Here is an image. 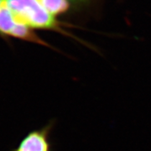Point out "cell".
I'll return each mask as SVG.
<instances>
[{"label": "cell", "instance_id": "277c9868", "mask_svg": "<svg viewBox=\"0 0 151 151\" xmlns=\"http://www.w3.org/2000/svg\"><path fill=\"white\" fill-rule=\"evenodd\" d=\"M46 11L53 15L57 16L65 13L69 9L70 0H37Z\"/></svg>", "mask_w": 151, "mask_h": 151}, {"label": "cell", "instance_id": "3957f363", "mask_svg": "<svg viewBox=\"0 0 151 151\" xmlns=\"http://www.w3.org/2000/svg\"><path fill=\"white\" fill-rule=\"evenodd\" d=\"M54 125L52 120L42 128L30 131L11 151H52L50 134Z\"/></svg>", "mask_w": 151, "mask_h": 151}, {"label": "cell", "instance_id": "6da1fadb", "mask_svg": "<svg viewBox=\"0 0 151 151\" xmlns=\"http://www.w3.org/2000/svg\"><path fill=\"white\" fill-rule=\"evenodd\" d=\"M5 5L17 19L31 29H60L59 23L37 0H5Z\"/></svg>", "mask_w": 151, "mask_h": 151}, {"label": "cell", "instance_id": "8992f818", "mask_svg": "<svg viewBox=\"0 0 151 151\" xmlns=\"http://www.w3.org/2000/svg\"><path fill=\"white\" fill-rule=\"evenodd\" d=\"M5 4V0H0V8Z\"/></svg>", "mask_w": 151, "mask_h": 151}, {"label": "cell", "instance_id": "7a4b0ae2", "mask_svg": "<svg viewBox=\"0 0 151 151\" xmlns=\"http://www.w3.org/2000/svg\"><path fill=\"white\" fill-rule=\"evenodd\" d=\"M0 35L46 45L35 34L31 28L19 21L5 4L0 8Z\"/></svg>", "mask_w": 151, "mask_h": 151}, {"label": "cell", "instance_id": "5b68a950", "mask_svg": "<svg viewBox=\"0 0 151 151\" xmlns=\"http://www.w3.org/2000/svg\"><path fill=\"white\" fill-rule=\"evenodd\" d=\"M70 1L77 4H86L87 2H89L90 0H70Z\"/></svg>", "mask_w": 151, "mask_h": 151}]
</instances>
